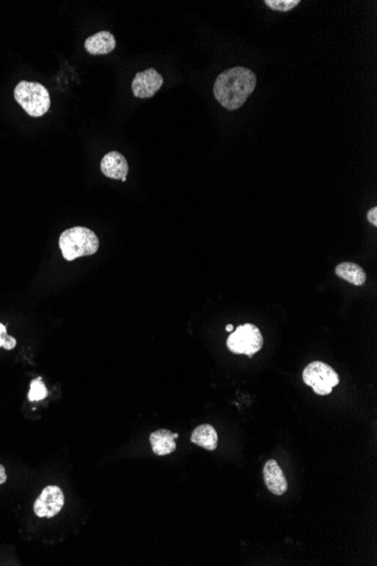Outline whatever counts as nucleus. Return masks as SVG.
Segmentation results:
<instances>
[{
    "label": "nucleus",
    "mask_w": 377,
    "mask_h": 566,
    "mask_svg": "<svg viewBox=\"0 0 377 566\" xmlns=\"http://www.w3.org/2000/svg\"><path fill=\"white\" fill-rule=\"evenodd\" d=\"M257 85V76L245 67L225 70L217 77L214 85L216 100L230 111L237 110L247 102Z\"/></svg>",
    "instance_id": "1"
},
{
    "label": "nucleus",
    "mask_w": 377,
    "mask_h": 566,
    "mask_svg": "<svg viewBox=\"0 0 377 566\" xmlns=\"http://www.w3.org/2000/svg\"><path fill=\"white\" fill-rule=\"evenodd\" d=\"M99 247L100 242L97 235L92 230L83 226L66 230L59 239V248L62 250L64 259L68 261L85 256H92L96 254Z\"/></svg>",
    "instance_id": "2"
},
{
    "label": "nucleus",
    "mask_w": 377,
    "mask_h": 566,
    "mask_svg": "<svg viewBox=\"0 0 377 566\" xmlns=\"http://www.w3.org/2000/svg\"><path fill=\"white\" fill-rule=\"evenodd\" d=\"M14 98L17 103L31 117H42L50 109V94L40 83L20 81L15 87Z\"/></svg>",
    "instance_id": "3"
},
{
    "label": "nucleus",
    "mask_w": 377,
    "mask_h": 566,
    "mask_svg": "<svg viewBox=\"0 0 377 566\" xmlns=\"http://www.w3.org/2000/svg\"><path fill=\"white\" fill-rule=\"evenodd\" d=\"M303 381L310 385L314 392L320 396H327L340 383L338 373L325 363L315 361L304 368Z\"/></svg>",
    "instance_id": "4"
},
{
    "label": "nucleus",
    "mask_w": 377,
    "mask_h": 566,
    "mask_svg": "<svg viewBox=\"0 0 377 566\" xmlns=\"http://www.w3.org/2000/svg\"><path fill=\"white\" fill-rule=\"evenodd\" d=\"M264 346V337L254 324H245L236 328L228 337L227 347L235 354H247L253 357Z\"/></svg>",
    "instance_id": "5"
},
{
    "label": "nucleus",
    "mask_w": 377,
    "mask_h": 566,
    "mask_svg": "<svg viewBox=\"0 0 377 566\" xmlns=\"http://www.w3.org/2000/svg\"><path fill=\"white\" fill-rule=\"evenodd\" d=\"M64 505V495L62 488L55 485L47 486L34 502V514L39 518H53L62 510Z\"/></svg>",
    "instance_id": "6"
},
{
    "label": "nucleus",
    "mask_w": 377,
    "mask_h": 566,
    "mask_svg": "<svg viewBox=\"0 0 377 566\" xmlns=\"http://www.w3.org/2000/svg\"><path fill=\"white\" fill-rule=\"evenodd\" d=\"M163 83V76L155 68H148L136 74L131 87L136 98H150L158 92Z\"/></svg>",
    "instance_id": "7"
},
{
    "label": "nucleus",
    "mask_w": 377,
    "mask_h": 566,
    "mask_svg": "<svg viewBox=\"0 0 377 566\" xmlns=\"http://www.w3.org/2000/svg\"><path fill=\"white\" fill-rule=\"evenodd\" d=\"M101 171L108 178L125 182L129 172V165L123 154L113 151L103 157Z\"/></svg>",
    "instance_id": "8"
},
{
    "label": "nucleus",
    "mask_w": 377,
    "mask_h": 566,
    "mask_svg": "<svg viewBox=\"0 0 377 566\" xmlns=\"http://www.w3.org/2000/svg\"><path fill=\"white\" fill-rule=\"evenodd\" d=\"M264 477L266 487L275 495H283L287 492L288 482L286 480L285 475L281 470V466L275 460L266 461L264 468Z\"/></svg>",
    "instance_id": "9"
},
{
    "label": "nucleus",
    "mask_w": 377,
    "mask_h": 566,
    "mask_svg": "<svg viewBox=\"0 0 377 566\" xmlns=\"http://www.w3.org/2000/svg\"><path fill=\"white\" fill-rule=\"evenodd\" d=\"M117 41L113 34L108 31H101L95 33L92 37L85 41V49L87 52L93 56H102L108 55L116 49Z\"/></svg>",
    "instance_id": "10"
},
{
    "label": "nucleus",
    "mask_w": 377,
    "mask_h": 566,
    "mask_svg": "<svg viewBox=\"0 0 377 566\" xmlns=\"http://www.w3.org/2000/svg\"><path fill=\"white\" fill-rule=\"evenodd\" d=\"M150 444L154 453L167 455L176 450V443L173 433L169 430H158L150 434Z\"/></svg>",
    "instance_id": "11"
},
{
    "label": "nucleus",
    "mask_w": 377,
    "mask_h": 566,
    "mask_svg": "<svg viewBox=\"0 0 377 566\" xmlns=\"http://www.w3.org/2000/svg\"><path fill=\"white\" fill-rule=\"evenodd\" d=\"M192 443L201 446L208 451H214L218 444V436L214 427L209 424L198 426L191 434Z\"/></svg>",
    "instance_id": "12"
},
{
    "label": "nucleus",
    "mask_w": 377,
    "mask_h": 566,
    "mask_svg": "<svg viewBox=\"0 0 377 566\" xmlns=\"http://www.w3.org/2000/svg\"><path fill=\"white\" fill-rule=\"evenodd\" d=\"M336 273L337 276L356 286H361L366 282V273L354 262H342L337 266Z\"/></svg>",
    "instance_id": "13"
},
{
    "label": "nucleus",
    "mask_w": 377,
    "mask_h": 566,
    "mask_svg": "<svg viewBox=\"0 0 377 566\" xmlns=\"http://www.w3.org/2000/svg\"><path fill=\"white\" fill-rule=\"evenodd\" d=\"M47 396V390L45 383H42L41 379L33 380L31 383V388L28 392V399L31 402H40Z\"/></svg>",
    "instance_id": "14"
},
{
    "label": "nucleus",
    "mask_w": 377,
    "mask_h": 566,
    "mask_svg": "<svg viewBox=\"0 0 377 566\" xmlns=\"http://www.w3.org/2000/svg\"><path fill=\"white\" fill-rule=\"evenodd\" d=\"M300 0H266V4L268 7L277 11H289L295 9Z\"/></svg>",
    "instance_id": "15"
},
{
    "label": "nucleus",
    "mask_w": 377,
    "mask_h": 566,
    "mask_svg": "<svg viewBox=\"0 0 377 566\" xmlns=\"http://www.w3.org/2000/svg\"><path fill=\"white\" fill-rule=\"evenodd\" d=\"M16 339L11 336L7 335V329H6L5 324L0 322V347L11 351L16 346Z\"/></svg>",
    "instance_id": "16"
},
{
    "label": "nucleus",
    "mask_w": 377,
    "mask_h": 566,
    "mask_svg": "<svg viewBox=\"0 0 377 566\" xmlns=\"http://www.w3.org/2000/svg\"><path fill=\"white\" fill-rule=\"evenodd\" d=\"M367 220L373 226H377V207H374L367 213Z\"/></svg>",
    "instance_id": "17"
},
{
    "label": "nucleus",
    "mask_w": 377,
    "mask_h": 566,
    "mask_svg": "<svg viewBox=\"0 0 377 566\" xmlns=\"http://www.w3.org/2000/svg\"><path fill=\"white\" fill-rule=\"evenodd\" d=\"M6 480H7V474H6L5 467L0 465V485H3Z\"/></svg>",
    "instance_id": "18"
},
{
    "label": "nucleus",
    "mask_w": 377,
    "mask_h": 566,
    "mask_svg": "<svg viewBox=\"0 0 377 566\" xmlns=\"http://www.w3.org/2000/svg\"><path fill=\"white\" fill-rule=\"evenodd\" d=\"M233 324H228V326H226V330H227V332H233Z\"/></svg>",
    "instance_id": "19"
},
{
    "label": "nucleus",
    "mask_w": 377,
    "mask_h": 566,
    "mask_svg": "<svg viewBox=\"0 0 377 566\" xmlns=\"http://www.w3.org/2000/svg\"><path fill=\"white\" fill-rule=\"evenodd\" d=\"M173 436H174V438H175V440H176V438H179V434H178V433H174V434H173Z\"/></svg>",
    "instance_id": "20"
}]
</instances>
